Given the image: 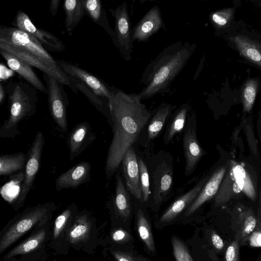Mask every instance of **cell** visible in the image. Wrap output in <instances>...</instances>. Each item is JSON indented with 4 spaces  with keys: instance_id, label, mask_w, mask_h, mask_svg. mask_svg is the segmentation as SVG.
Listing matches in <instances>:
<instances>
[{
    "instance_id": "obj_1",
    "label": "cell",
    "mask_w": 261,
    "mask_h": 261,
    "mask_svg": "<svg viewBox=\"0 0 261 261\" xmlns=\"http://www.w3.org/2000/svg\"><path fill=\"white\" fill-rule=\"evenodd\" d=\"M139 94L113 90L107 103L111 117L113 137L106 158L105 174L110 180L121 163L129 148L138 141L154 111L141 102Z\"/></svg>"
},
{
    "instance_id": "obj_2",
    "label": "cell",
    "mask_w": 261,
    "mask_h": 261,
    "mask_svg": "<svg viewBox=\"0 0 261 261\" xmlns=\"http://www.w3.org/2000/svg\"><path fill=\"white\" fill-rule=\"evenodd\" d=\"M195 44L178 41L164 48L146 67L142 76L145 87L141 100L168 92L173 80L182 70L196 48Z\"/></svg>"
},
{
    "instance_id": "obj_3",
    "label": "cell",
    "mask_w": 261,
    "mask_h": 261,
    "mask_svg": "<svg viewBox=\"0 0 261 261\" xmlns=\"http://www.w3.org/2000/svg\"><path fill=\"white\" fill-rule=\"evenodd\" d=\"M6 89L10 100V115L0 128V137L13 138L19 134L20 121L36 111L37 90L22 81L9 82Z\"/></svg>"
},
{
    "instance_id": "obj_4",
    "label": "cell",
    "mask_w": 261,
    "mask_h": 261,
    "mask_svg": "<svg viewBox=\"0 0 261 261\" xmlns=\"http://www.w3.org/2000/svg\"><path fill=\"white\" fill-rule=\"evenodd\" d=\"M150 179L151 194L148 202L152 208L158 210L167 200L173 184V159L163 150L148 158L145 162Z\"/></svg>"
},
{
    "instance_id": "obj_5",
    "label": "cell",
    "mask_w": 261,
    "mask_h": 261,
    "mask_svg": "<svg viewBox=\"0 0 261 261\" xmlns=\"http://www.w3.org/2000/svg\"><path fill=\"white\" fill-rule=\"evenodd\" d=\"M241 193L252 200L255 199L256 191L250 175L242 165L231 161L214 197V205L222 206Z\"/></svg>"
},
{
    "instance_id": "obj_6",
    "label": "cell",
    "mask_w": 261,
    "mask_h": 261,
    "mask_svg": "<svg viewBox=\"0 0 261 261\" xmlns=\"http://www.w3.org/2000/svg\"><path fill=\"white\" fill-rule=\"evenodd\" d=\"M56 208L54 202H48L27 208L2 238L0 253L35 225L45 222Z\"/></svg>"
},
{
    "instance_id": "obj_7",
    "label": "cell",
    "mask_w": 261,
    "mask_h": 261,
    "mask_svg": "<svg viewBox=\"0 0 261 261\" xmlns=\"http://www.w3.org/2000/svg\"><path fill=\"white\" fill-rule=\"evenodd\" d=\"M0 42L8 44L22 52L36 56L54 67H60L57 60L38 40L16 28L1 25Z\"/></svg>"
},
{
    "instance_id": "obj_8",
    "label": "cell",
    "mask_w": 261,
    "mask_h": 261,
    "mask_svg": "<svg viewBox=\"0 0 261 261\" xmlns=\"http://www.w3.org/2000/svg\"><path fill=\"white\" fill-rule=\"evenodd\" d=\"M43 78L47 89L48 109L50 115L63 133L67 132L68 122L67 110L69 105L64 85L45 73H43Z\"/></svg>"
},
{
    "instance_id": "obj_9",
    "label": "cell",
    "mask_w": 261,
    "mask_h": 261,
    "mask_svg": "<svg viewBox=\"0 0 261 261\" xmlns=\"http://www.w3.org/2000/svg\"><path fill=\"white\" fill-rule=\"evenodd\" d=\"M44 142V138L42 132L38 131L29 149L24 167L22 183L14 204L16 209L23 205L28 194L33 186L35 179L40 168Z\"/></svg>"
},
{
    "instance_id": "obj_10",
    "label": "cell",
    "mask_w": 261,
    "mask_h": 261,
    "mask_svg": "<svg viewBox=\"0 0 261 261\" xmlns=\"http://www.w3.org/2000/svg\"><path fill=\"white\" fill-rule=\"evenodd\" d=\"M196 125V117L192 114L188 118L183 130L182 147L185 160V174L187 176L193 173L204 153L197 138Z\"/></svg>"
},
{
    "instance_id": "obj_11",
    "label": "cell",
    "mask_w": 261,
    "mask_h": 261,
    "mask_svg": "<svg viewBox=\"0 0 261 261\" xmlns=\"http://www.w3.org/2000/svg\"><path fill=\"white\" fill-rule=\"evenodd\" d=\"M115 18V31L113 41L119 48L124 58L129 61L133 51V38L131 36L130 22L127 4L123 3L115 9H110Z\"/></svg>"
},
{
    "instance_id": "obj_12",
    "label": "cell",
    "mask_w": 261,
    "mask_h": 261,
    "mask_svg": "<svg viewBox=\"0 0 261 261\" xmlns=\"http://www.w3.org/2000/svg\"><path fill=\"white\" fill-rule=\"evenodd\" d=\"M57 63L67 77L73 78L84 84L95 95L107 100L112 96L111 90L101 80L93 74L63 60H57Z\"/></svg>"
},
{
    "instance_id": "obj_13",
    "label": "cell",
    "mask_w": 261,
    "mask_h": 261,
    "mask_svg": "<svg viewBox=\"0 0 261 261\" xmlns=\"http://www.w3.org/2000/svg\"><path fill=\"white\" fill-rule=\"evenodd\" d=\"M12 23L14 28L35 37L47 49L54 51H62L65 49V46L58 37L37 27L29 16L21 10L17 12Z\"/></svg>"
},
{
    "instance_id": "obj_14",
    "label": "cell",
    "mask_w": 261,
    "mask_h": 261,
    "mask_svg": "<svg viewBox=\"0 0 261 261\" xmlns=\"http://www.w3.org/2000/svg\"><path fill=\"white\" fill-rule=\"evenodd\" d=\"M176 108V106L170 103L163 102L160 104L145 127L146 128V133L144 134L145 137L138 141L141 145L148 147L159 136Z\"/></svg>"
},
{
    "instance_id": "obj_15",
    "label": "cell",
    "mask_w": 261,
    "mask_h": 261,
    "mask_svg": "<svg viewBox=\"0 0 261 261\" xmlns=\"http://www.w3.org/2000/svg\"><path fill=\"white\" fill-rule=\"evenodd\" d=\"M121 164L123 178L127 191L135 199L141 201L139 166L134 146H130L127 150Z\"/></svg>"
},
{
    "instance_id": "obj_16",
    "label": "cell",
    "mask_w": 261,
    "mask_h": 261,
    "mask_svg": "<svg viewBox=\"0 0 261 261\" xmlns=\"http://www.w3.org/2000/svg\"><path fill=\"white\" fill-rule=\"evenodd\" d=\"M91 165L82 161L61 174L55 180L57 191L64 189H75L90 180Z\"/></svg>"
},
{
    "instance_id": "obj_17",
    "label": "cell",
    "mask_w": 261,
    "mask_h": 261,
    "mask_svg": "<svg viewBox=\"0 0 261 261\" xmlns=\"http://www.w3.org/2000/svg\"><path fill=\"white\" fill-rule=\"evenodd\" d=\"M203 177L193 187L185 194L177 198L160 217L158 222L160 225L166 224L175 219L190 205L198 196L208 179Z\"/></svg>"
},
{
    "instance_id": "obj_18",
    "label": "cell",
    "mask_w": 261,
    "mask_h": 261,
    "mask_svg": "<svg viewBox=\"0 0 261 261\" xmlns=\"http://www.w3.org/2000/svg\"><path fill=\"white\" fill-rule=\"evenodd\" d=\"M95 139V135L88 121L77 124L69 134L67 140L70 161L78 157Z\"/></svg>"
},
{
    "instance_id": "obj_19",
    "label": "cell",
    "mask_w": 261,
    "mask_h": 261,
    "mask_svg": "<svg viewBox=\"0 0 261 261\" xmlns=\"http://www.w3.org/2000/svg\"><path fill=\"white\" fill-rule=\"evenodd\" d=\"M0 54L11 70L18 73L28 83L37 90L44 94H47L46 85L35 73L31 65L2 49H0Z\"/></svg>"
},
{
    "instance_id": "obj_20",
    "label": "cell",
    "mask_w": 261,
    "mask_h": 261,
    "mask_svg": "<svg viewBox=\"0 0 261 261\" xmlns=\"http://www.w3.org/2000/svg\"><path fill=\"white\" fill-rule=\"evenodd\" d=\"M114 193L112 195L111 202L117 217L124 221L130 220L132 215L130 194L127 191L119 170L115 173Z\"/></svg>"
},
{
    "instance_id": "obj_21",
    "label": "cell",
    "mask_w": 261,
    "mask_h": 261,
    "mask_svg": "<svg viewBox=\"0 0 261 261\" xmlns=\"http://www.w3.org/2000/svg\"><path fill=\"white\" fill-rule=\"evenodd\" d=\"M160 10L155 6L150 9L134 28L133 41H146L164 27Z\"/></svg>"
},
{
    "instance_id": "obj_22",
    "label": "cell",
    "mask_w": 261,
    "mask_h": 261,
    "mask_svg": "<svg viewBox=\"0 0 261 261\" xmlns=\"http://www.w3.org/2000/svg\"><path fill=\"white\" fill-rule=\"evenodd\" d=\"M225 167L216 170L205 183L195 199L186 210L185 217H189L197 211L205 202L216 194L226 171Z\"/></svg>"
},
{
    "instance_id": "obj_23",
    "label": "cell",
    "mask_w": 261,
    "mask_h": 261,
    "mask_svg": "<svg viewBox=\"0 0 261 261\" xmlns=\"http://www.w3.org/2000/svg\"><path fill=\"white\" fill-rule=\"evenodd\" d=\"M134 203L137 233L148 251L154 255L156 253L154 241L149 218L144 208L145 204L136 199Z\"/></svg>"
},
{
    "instance_id": "obj_24",
    "label": "cell",
    "mask_w": 261,
    "mask_h": 261,
    "mask_svg": "<svg viewBox=\"0 0 261 261\" xmlns=\"http://www.w3.org/2000/svg\"><path fill=\"white\" fill-rule=\"evenodd\" d=\"M190 106L188 103L180 106L171 115L163 137L166 145L170 143L178 134L184 130Z\"/></svg>"
},
{
    "instance_id": "obj_25",
    "label": "cell",
    "mask_w": 261,
    "mask_h": 261,
    "mask_svg": "<svg viewBox=\"0 0 261 261\" xmlns=\"http://www.w3.org/2000/svg\"><path fill=\"white\" fill-rule=\"evenodd\" d=\"M240 54L261 68V44L247 36L237 35L231 39Z\"/></svg>"
},
{
    "instance_id": "obj_26",
    "label": "cell",
    "mask_w": 261,
    "mask_h": 261,
    "mask_svg": "<svg viewBox=\"0 0 261 261\" xmlns=\"http://www.w3.org/2000/svg\"><path fill=\"white\" fill-rule=\"evenodd\" d=\"M74 220L67 234L69 241L72 244L86 240L89 237L91 226L90 216L86 212L76 215Z\"/></svg>"
},
{
    "instance_id": "obj_27",
    "label": "cell",
    "mask_w": 261,
    "mask_h": 261,
    "mask_svg": "<svg viewBox=\"0 0 261 261\" xmlns=\"http://www.w3.org/2000/svg\"><path fill=\"white\" fill-rule=\"evenodd\" d=\"M86 14L96 24L104 29L113 39L114 32L111 29L106 13L99 0H83Z\"/></svg>"
},
{
    "instance_id": "obj_28",
    "label": "cell",
    "mask_w": 261,
    "mask_h": 261,
    "mask_svg": "<svg viewBox=\"0 0 261 261\" xmlns=\"http://www.w3.org/2000/svg\"><path fill=\"white\" fill-rule=\"evenodd\" d=\"M63 8L65 13V27L70 34L86 14L83 0H66Z\"/></svg>"
},
{
    "instance_id": "obj_29",
    "label": "cell",
    "mask_w": 261,
    "mask_h": 261,
    "mask_svg": "<svg viewBox=\"0 0 261 261\" xmlns=\"http://www.w3.org/2000/svg\"><path fill=\"white\" fill-rule=\"evenodd\" d=\"M68 78L70 82V88L76 94L78 91L83 93L95 108L106 117L110 125L111 117L109 108L107 106L105 105L102 98L95 95L84 84L70 77Z\"/></svg>"
},
{
    "instance_id": "obj_30",
    "label": "cell",
    "mask_w": 261,
    "mask_h": 261,
    "mask_svg": "<svg viewBox=\"0 0 261 261\" xmlns=\"http://www.w3.org/2000/svg\"><path fill=\"white\" fill-rule=\"evenodd\" d=\"M28 156L22 152L4 154L0 156V175H11L21 170L25 166Z\"/></svg>"
},
{
    "instance_id": "obj_31",
    "label": "cell",
    "mask_w": 261,
    "mask_h": 261,
    "mask_svg": "<svg viewBox=\"0 0 261 261\" xmlns=\"http://www.w3.org/2000/svg\"><path fill=\"white\" fill-rule=\"evenodd\" d=\"M46 236L45 231L41 229L34 235L22 242L21 244L12 249L5 256L9 258L16 255L26 254L32 252L43 242Z\"/></svg>"
},
{
    "instance_id": "obj_32",
    "label": "cell",
    "mask_w": 261,
    "mask_h": 261,
    "mask_svg": "<svg viewBox=\"0 0 261 261\" xmlns=\"http://www.w3.org/2000/svg\"><path fill=\"white\" fill-rule=\"evenodd\" d=\"M259 82L256 78L248 79L244 85L242 91L243 110L250 112L254 105L258 89Z\"/></svg>"
},
{
    "instance_id": "obj_33",
    "label": "cell",
    "mask_w": 261,
    "mask_h": 261,
    "mask_svg": "<svg viewBox=\"0 0 261 261\" xmlns=\"http://www.w3.org/2000/svg\"><path fill=\"white\" fill-rule=\"evenodd\" d=\"M139 170V182L141 189V202L144 204L148 203L150 194V179L148 168L143 159L137 155Z\"/></svg>"
},
{
    "instance_id": "obj_34",
    "label": "cell",
    "mask_w": 261,
    "mask_h": 261,
    "mask_svg": "<svg viewBox=\"0 0 261 261\" xmlns=\"http://www.w3.org/2000/svg\"><path fill=\"white\" fill-rule=\"evenodd\" d=\"M239 221L241 237L245 240L254 231L256 225V220L253 212L247 211L241 214Z\"/></svg>"
},
{
    "instance_id": "obj_35",
    "label": "cell",
    "mask_w": 261,
    "mask_h": 261,
    "mask_svg": "<svg viewBox=\"0 0 261 261\" xmlns=\"http://www.w3.org/2000/svg\"><path fill=\"white\" fill-rule=\"evenodd\" d=\"M76 208V206L73 203L56 218L54 229V238L59 236L68 221L71 218L73 214H75Z\"/></svg>"
},
{
    "instance_id": "obj_36",
    "label": "cell",
    "mask_w": 261,
    "mask_h": 261,
    "mask_svg": "<svg viewBox=\"0 0 261 261\" xmlns=\"http://www.w3.org/2000/svg\"><path fill=\"white\" fill-rule=\"evenodd\" d=\"M173 252L176 261H193L185 244L176 237H172Z\"/></svg>"
},
{
    "instance_id": "obj_37",
    "label": "cell",
    "mask_w": 261,
    "mask_h": 261,
    "mask_svg": "<svg viewBox=\"0 0 261 261\" xmlns=\"http://www.w3.org/2000/svg\"><path fill=\"white\" fill-rule=\"evenodd\" d=\"M233 9L226 8L212 13L211 19L216 26L219 28L223 27L230 21L233 17Z\"/></svg>"
},
{
    "instance_id": "obj_38",
    "label": "cell",
    "mask_w": 261,
    "mask_h": 261,
    "mask_svg": "<svg viewBox=\"0 0 261 261\" xmlns=\"http://www.w3.org/2000/svg\"><path fill=\"white\" fill-rule=\"evenodd\" d=\"M117 261H149L140 254L127 249H116L112 252Z\"/></svg>"
},
{
    "instance_id": "obj_39",
    "label": "cell",
    "mask_w": 261,
    "mask_h": 261,
    "mask_svg": "<svg viewBox=\"0 0 261 261\" xmlns=\"http://www.w3.org/2000/svg\"><path fill=\"white\" fill-rule=\"evenodd\" d=\"M112 238L114 242L119 244L127 243L132 239L130 233L122 228L115 229L112 233Z\"/></svg>"
},
{
    "instance_id": "obj_40",
    "label": "cell",
    "mask_w": 261,
    "mask_h": 261,
    "mask_svg": "<svg viewBox=\"0 0 261 261\" xmlns=\"http://www.w3.org/2000/svg\"><path fill=\"white\" fill-rule=\"evenodd\" d=\"M239 245L238 240L231 242L227 247L225 253L226 261H238Z\"/></svg>"
},
{
    "instance_id": "obj_41",
    "label": "cell",
    "mask_w": 261,
    "mask_h": 261,
    "mask_svg": "<svg viewBox=\"0 0 261 261\" xmlns=\"http://www.w3.org/2000/svg\"><path fill=\"white\" fill-rule=\"evenodd\" d=\"M249 241L251 247H261V230H258L253 231L250 235Z\"/></svg>"
},
{
    "instance_id": "obj_42",
    "label": "cell",
    "mask_w": 261,
    "mask_h": 261,
    "mask_svg": "<svg viewBox=\"0 0 261 261\" xmlns=\"http://www.w3.org/2000/svg\"><path fill=\"white\" fill-rule=\"evenodd\" d=\"M214 246L218 250H221L224 246V242L222 238L218 234L213 233L211 237Z\"/></svg>"
},
{
    "instance_id": "obj_43",
    "label": "cell",
    "mask_w": 261,
    "mask_h": 261,
    "mask_svg": "<svg viewBox=\"0 0 261 261\" xmlns=\"http://www.w3.org/2000/svg\"><path fill=\"white\" fill-rule=\"evenodd\" d=\"M60 2V0H51L50 1L49 11L53 16H55L56 15Z\"/></svg>"
},
{
    "instance_id": "obj_44",
    "label": "cell",
    "mask_w": 261,
    "mask_h": 261,
    "mask_svg": "<svg viewBox=\"0 0 261 261\" xmlns=\"http://www.w3.org/2000/svg\"><path fill=\"white\" fill-rule=\"evenodd\" d=\"M7 94L6 89H5L2 83H0V105H2L5 99Z\"/></svg>"
}]
</instances>
